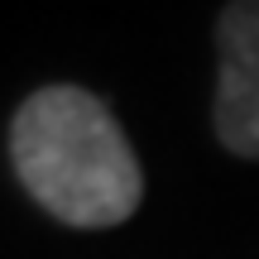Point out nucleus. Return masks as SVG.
<instances>
[{
	"label": "nucleus",
	"mask_w": 259,
	"mask_h": 259,
	"mask_svg": "<svg viewBox=\"0 0 259 259\" xmlns=\"http://www.w3.org/2000/svg\"><path fill=\"white\" fill-rule=\"evenodd\" d=\"M15 178L53 221L72 231H115L144 202V168L120 120L96 92L48 82L10 115Z\"/></svg>",
	"instance_id": "1"
},
{
	"label": "nucleus",
	"mask_w": 259,
	"mask_h": 259,
	"mask_svg": "<svg viewBox=\"0 0 259 259\" xmlns=\"http://www.w3.org/2000/svg\"><path fill=\"white\" fill-rule=\"evenodd\" d=\"M216 139L259 163V0H231L216 19Z\"/></svg>",
	"instance_id": "2"
}]
</instances>
